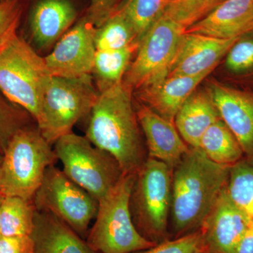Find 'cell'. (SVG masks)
<instances>
[{
    "mask_svg": "<svg viewBox=\"0 0 253 253\" xmlns=\"http://www.w3.org/2000/svg\"><path fill=\"white\" fill-rule=\"evenodd\" d=\"M231 166L213 162L190 147L173 168L170 214L175 238L199 229L225 189Z\"/></svg>",
    "mask_w": 253,
    "mask_h": 253,
    "instance_id": "cell-1",
    "label": "cell"
},
{
    "mask_svg": "<svg viewBox=\"0 0 253 253\" xmlns=\"http://www.w3.org/2000/svg\"><path fill=\"white\" fill-rule=\"evenodd\" d=\"M131 92L123 82L99 92L85 136L91 144L111 154L125 174H136L146 160Z\"/></svg>",
    "mask_w": 253,
    "mask_h": 253,
    "instance_id": "cell-2",
    "label": "cell"
},
{
    "mask_svg": "<svg viewBox=\"0 0 253 253\" xmlns=\"http://www.w3.org/2000/svg\"><path fill=\"white\" fill-rule=\"evenodd\" d=\"M51 78L44 58L18 33L0 47V91L36 123Z\"/></svg>",
    "mask_w": 253,
    "mask_h": 253,
    "instance_id": "cell-3",
    "label": "cell"
},
{
    "mask_svg": "<svg viewBox=\"0 0 253 253\" xmlns=\"http://www.w3.org/2000/svg\"><path fill=\"white\" fill-rule=\"evenodd\" d=\"M173 168L148 158L135 174L129 208L133 222L143 237L155 244L168 239L172 203Z\"/></svg>",
    "mask_w": 253,
    "mask_h": 253,
    "instance_id": "cell-4",
    "label": "cell"
},
{
    "mask_svg": "<svg viewBox=\"0 0 253 253\" xmlns=\"http://www.w3.org/2000/svg\"><path fill=\"white\" fill-rule=\"evenodd\" d=\"M135 174H124L99 201L94 225L86 242L96 253H133L156 246L139 234L131 217L129 201Z\"/></svg>",
    "mask_w": 253,
    "mask_h": 253,
    "instance_id": "cell-5",
    "label": "cell"
},
{
    "mask_svg": "<svg viewBox=\"0 0 253 253\" xmlns=\"http://www.w3.org/2000/svg\"><path fill=\"white\" fill-rule=\"evenodd\" d=\"M56 159L38 126H24L11 138L3 154L0 195L33 200L46 169Z\"/></svg>",
    "mask_w": 253,
    "mask_h": 253,
    "instance_id": "cell-6",
    "label": "cell"
},
{
    "mask_svg": "<svg viewBox=\"0 0 253 253\" xmlns=\"http://www.w3.org/2000/svg\"><path fill=\"white\" fill-rule=\"evenodd\" d=\"M99 94L91 75L72 78L52 76L37 122L42 135L52 144L71 132L76 123L90 113Z\"/></svg>",
    "mask_w": 253,
    "mask_h": 253,
    "instance_id": "cell-7",
    "label": "cell"
},
{
    "mask_svg": "<svg viewBox=\"0 0 253 253\" xmlns=\"http://www.w3.org/2000/svg\"><path fill=\"white\" fill-rule=\"evenodd\" d=\"M54 144L55 154L63 163L65 174L98 201L124 175L118 161L86 136L71 131Z\"/></svg>",
    "mask_w": 253,
    "mask_h": 253,
    "instance_id": "cell-8",
    "label": "cell"
},
{
    "mask_svg": "<svg viewBox=\"0 0 253 253\" xmlns=\"http://www.w3.org/2000/svg\"><path fill=\"white\" fill-rule=\"evenodd\" d=\"M185 29L166 16L143 37L123 83L131 90L154 85L166 79Z\"/></svg>",
    "mask_w": 253,
    "mask_h": 253,
    "instance_id": "cell-9",
    "label": "cell"
},
{
    "mask_svg": "<svg viewBox=\"0 0 253 253\" xmlns=\"http://www.w3.org/2000/svg\"><path fill=\"white\" fill-rule=\"evenodd\" d=\"M33 201L37 210L56 216L81 237L87 234L99 208L97 200L54 165L46 169Z\"/></svg>",
    "mask_w": 253,
    "mask_h": 253,
    "instance_id": "cell-10",
    "label": "cell"
},
{
    "mask_svg": "<svg viewBox=\"0 0 253 253\" xmlns=\"http://www.w3.org/2000/svg\"><path fill=\"white\" fill-rule=\"evenodd\" d=\"M95 31L85 17L60 38L44 57L51 76L72 78L91 74L96 53Z\"/></svg>",
    "mask_w": 253,
    "mask_h": 253,
    "instance_id": "cell-11",
    "label": "cell"
},
{
    "mask_svg": "<svg viewBox=\"0 0 253 253\" xmlns=\"http://www.w3.org/2000/svg\"><path fill=\"white\" fill-rule=\"evenodd\" d=\"M253 219L223 189L200 229L210 253H231L252 225Z\"/></svg>",
    "mask_w": 253,
    "mask_h": 253,
    "instance_id": "cell-12",
    "label": "cell"
},
{
    "mask_svg": "<svg viewBox=\"0 0 253 253\" xmlns=\"http://www.w3.org/2000/svg\"><path fill=\"white\" fill-rule=\"evenodd\" d=\"M241 38L221 39L184 32L168 76H197L212 73Z\"/></svg>",
    "mask_w": 253,
    "mask_h": 253,
    "instance_id": "cell-13",
    "label": "cell"
},
{
    "mask_svg": "<svg viewBox=\"0 0 253 253\" xmlns=\"http://www.w3.org/2000/svg\"><path fill=\"white\" fill-rule=\"evenodd\" d=\"M222 121L239 141L246 159L253 162V93L212 82L208 89Z\"/></svg>",
    "mask_w": 253,
    "mask_h": 253,
    "instance_id": "cell-14",
    "label": "cell"
},
{
    "mask_svg": "<svg viewBox=\"0 0 253 253\" xmlns=\"http://www.w3.org/2000/svg\"><path fill=\"white\" fill-rule=\"evenodd\" d=\"M136 115L146 138L149 157L174 168L190 148L183 140L174 123L145 104L139 106Z\"/></svg>",
    "mask_w": 253,
    "mask_h": 253,
    "instance_id": "cell-15",
    "label": "cell"
},
{
    "mask_svg": "<svg viewBox=\"0 0 253 253\" xmlns=\"http://www.w3.org/2000/svg\"><path fill=\"white\" fill-rule=\"evenodd\" d=\"M253 31V0H224L186 30L221 39L241 38Z\"/></svg>",
    "mask_w": 253,
    "mask_h": 253,
    "instance_id": "cell-16",
    "label": "cell"
},
{
    "mask_svg": "<svg viewBox=\"0 0 253 253\" xmlns=\"http://www.w3.org/2000/svg\"><path fill=\"white\" fill-rule=\"evenodd\" d=\"M209 74L168 76L158 84L139 89L138 95L146 106L174 123L181 106Z\"/></svg>",
    "mask_w": 253,
    "mask_h": 253,
    "instance_id": "cell-17",
    "label": "cell"
},
{
    "mask_svg": "<svg viewBox=\"0 0 253 253\" xmlns=\"http://www.w3.org/2000/svg\"><path fill=\"white\" fill-rule=\"evenodd\" d=\"M35 253H96L66 223L46 211L35 215Z\"/></svg>",
    "mask_w": 253,
    "mask_h": 253,
    "instance_id": "cell-18",
    "label": "cell"
},
{
    "mask_svg": "<svg viewBox=\"0 0 253 253\" xmlns=\"http://www.w3.org/2000/svg\"><path fill=\"white\" fill-rule=\"evenodd\" d=\"M76 18V9L68 0H41L31 15L33 41L41 49H48L68 31Z\"/></svg>",
    "mask_w": 253,
    "mask_h": 253,
    "instance_id": "cell-19",
    "label": "cell"
},
{
    "mask_svg": "<svg viewBox=\"0 0 253 253\" xmlns=\"http://www.w3.org/2000/svg\"><path fill=\"white\" fill-rule=\"evenodd\" d=\"M220 118L209 91H194L176 113L174 123L188 146L199 147L205 132Z\"/></svg>",
    "mask_w": 253,
    "mask_h": 253,
    "instance_id": "cell-20",
    "label": "cell"
},
{
    "mask_svg": "<svg viewBox=\"0 0 253 253\" xmlns=\"http://www.w3.org/2000/svg\"><path fill=\"white\" fill-rule=\"evenodd\" d=\"M199 148L210 160L223 166H233L244 157L239 141L221 118L205 132Z\"/></svg>",
    "mask_w": 253,
    "mask_h": 253,
    "instance_id": "cell-21",
    "label": "cell"
},
{
    "mask_svg": "<svg viewBox=\"0 0 253 253\" xmlns=\"http://www.w3.org/2000/svg\"><path fill=\"white\" fill-rule=\"evenodd\" d=\"M139 44L116 51H96L91 74L99 92L123 83Z\"/></svg>",
    "mask_w": 253,
    "mask_h": 253,
    "instance_id": "cell-22",
    "label": "cell"
},
{
    "mask_svg": "<svg viewBox=\"0 0 253 253\" xmlns=\"http://www.w3.org/2000/svg\"><path fill=\"white\" fill-rule=\"evenodd\" d=\"M36 211L33 200L3 196L0 206L1 236H31Z\"/></svg>",
    "mask_w": 253,
    "mask_h": 253,
    "instance_id": "cell-23",
    "label": "cell"
},
{
    "mask_svg": "<svg viewBox=\"0 0 253 253\" xmlns=\"http://www.w3.org/2000/svg\"><path fill=\"white\" fill-rule=\"evenodd\" d=\"M94 42L96 51H116L139 44L131 25L118 11L96 28Z\"/></svg>",
    "mask_w": 253,
    "mask_h": 253,
    "instance_id": "cell-24",
    "label": "cell"
},
{
    "mask_svg": "<svg viewBox=\"0 0 253 253\" xmlns=\"http://www.w3.org/2000/svg\"><path fill=\"white\" fill-rule=\"evenodd\" d=\"M165 8L166 0H123L116 11L127 20L140 43L146 32L162 17Z\"/></svg>",
    "mask_w": 253,
    "mask_h": 253,
    "instance_id": "cell-25",
    "label": "cell"
},
{
    "mask_svg": "<svg viewBox=\"0 0 253 253\" xmlns=\"http://www.w3.org/2000/svg\"><path fill=\"white\" fill-rule=\"evenodd\" d=\"M226 192L253 219V162L243 158L231 166Z\"/></svg>",
    "mask_w": 253,
    "mask_h": 253,
    "instance_id": "cell-26",
    "label": "cell"
},
{
    "mask_svg": "<svg viewBox=\"0 0 253 253\" xmlns=\"http://www.w3.org/2000/svg\"><path fill=\"white\" fill-rule=\"evenodd\" d=\"M31 115L11 102L0 91V152L4 154L10 140L24 126L31 125Z\"/></svg>",
    "mask_w": 253,
    "mask_h": 253,
    "instance_id": "cell-27",
    "label": "cell"
},
{
    "mask_svg": "<svg viewBox=\"0 0 253 253\" xmlns=\"http://www.w3.org/2000/svg\"><path fill=\"white\" fill-rule=\"evenodd\" d=\"M212 0H166L164 14L187 29L212 11Z\"/></svg>",
    "mask_w": 253,
    "mask_h": 253,
    "instance_id": "cell-28",
    "label": "cell"
},
{
    "mask_svg": "<svg viewBox=\"0 0 253 253\" xmlns=\"http://www.w3.org/2000/svg\"><path fill=\"white\" fill-rule=\"evenodd\" d=\"M206 241L201 229L180 237L167 240L151 249L133 253H206Z\"/></svg>",
    "mask_w": 253,
    "mask_h": 253,
    "instance_id": "cell-29",
    "label": "cell"
},
{
    "mask_svg": "<svg viewBox=\"0 0 253 253\" xmlns=\"http://www.w3.org/2000/svg\"><path fill=\"white\" fill-rule=\"evenodd\" d=\"M21 13V0H4L0 2V47L17 33Z\"/></svg>",
    "mask_w": 253,
    "mask_h": 253,
    "instance_id": "cell-30",
    "label": "cell"
},
{
    "mask_svg": "<svg viewBox=\"0 0 253 253\" xmlns=\"http://www.w3.org/2000/svg\"><path fill=\"white\" fill-rule=\"evenodd\" d=\"M226 56V66L234 72H241L253 67V40L239 39Z\"/></svg>",
    "mask_w": 253,
    "mask_h": 253,
    "instance_id": "cell-31",
    "label": "cell"
},
{
    "mask_svg": "<svg viewBox=\"0 0 253 253\" xmlns=\"http://www.w3.org/2000/svg\"><path fill=\"white\" fill-rule=\"evenodd\" d=\"M123 0H91L89 12L86 18L99 27L118 9Z\"/></svg>",
    "mask_w": 253,
    "mask_h": 253,
    "instance_id": "cell-32",
    "label": "cell"
},
{
    "mask_svg": "<svg viewBox=\"0 0 253 253\" xmlns=\"http://www.w3.org/2000/svg\"><path fill=\"white\" fill-rule=\"evenodd\" d=\"M0 253H35L32 236H0Z\"/></svg>",
    "mask_w": 253,
    "mask_h": 253,
    "instance_id": "cell-33",
    "label": "cell"
},
{
    "mask_svg": "<svg viewBox=\"0 0 253 253\" xmlns=\"http://www.w3.org/2000/svg\"><path fill=\"white\" fill-rule=\"evenodd\" d=\"M231 253H253V222Z\"/></svg>",
    "mask_w": 253,
    "mask_h": 253,
    "instance_id": "cell-34",
    "label": "cell"
},
{
    "mask_svg": "<svg viewBox=\"0 0 253 253\" xmlns=\"http://www.w3.org/2000/svg\"><path fill=\"white\" fill-rule=\"evenodd\" d=\"M3 154L0 152V186H1V166H2Z\"/></svg>",
    "mask_w": 253,
    "mask_h": 253,
    "instance_id": "cell-35",
    "label": "cell"
},
{
    "mask_svg": "<svg viewBox=\"0 0 253 253\" xmlns=\"http://www.w3.org/2000/svg\"><path fill=\"white\" fill-rule=\"evenodd\" d=\"M224 1V0H212V9H214L215 6H217L218 4H220V3Z\"/></svg>",
    "mask_w": 253,
    "mask_h": 253,
    "instance_id": "cell-36",
    "label": "cell"
},
{
    "mask_svg": "<svg viewBox=\"0 0 253 253\" xmlns=\"http://www.w3.org/2000/svg\"><path fill=\"white\" fill-rule=\"evenodd\" d=\"M2 197L3 196H1V195H0V206H1V200H2ZM1 236V224H0V236Z\"/></svg>",
    "mask_w": 253,
    "mask_h": 253,
    "instance_id": "cell-37",
    "label": "cell"
},
{
    "mask_svg": "<svg viewBox=\"0 0 253 253\" xmlns=\"http://www.w3.org/2000/svg\"><path fill=\"white\" fill-rule=\"evenodd\" d=\"M210 253L207 252V253Z\"/></svg>",
    "mask_w": 253,
    "mask_h": 253,
    "instance_id": "cell-38",
    "label": "cell"
}]
</instances>
